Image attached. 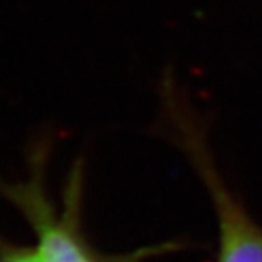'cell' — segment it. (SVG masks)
<instances>
[{"instance_id": "2", "label": "cell", "mask_w": 262, "mask_h": 262, "mask_svg": "<svg viewBox=\"0 0 262 262\" xmlns=\"http://www.w3.org/2000/svg\"><path fill=\"white\" fill-rule=\"evenodd\" d=\"M173 122H177L180 144L211 196L219 228L217 262H262V226L251 219L246 206L224 184L199 129L180 113H175Z\"/></svg>"}, {"instance_id": "1", "label": "cell", "mask_w": 262, "mask_h": 262, "mask_svg": "<svg viewBox=\"0 0 262 262\" xmlns=\"http://www.w3.org/2000/svg\"><path fill=\"white\" fill-rule=\"evenodd\" d=\"M42 159H35L31 175L26 180H0V193L22 213L35 235L38 262H117L107 260L95 250L84 233L80 221L82 164H77L57 206L44 184ZM129 262V260H124Z\"/></svg>"}, {"instance_id": "3", "label": "cell", "mask_w": 262, "mask_h": 262, "mask_svg": "<svg viewBox=\"0 0 262 262\" xmlns=\"http://www.w3.org/2000/svg\"><path fill=\"white\" fill-rule=\"evenodd\" d=\"M0 262H38L33 250L0 241Z\"/></svg>"}]
</instances>
